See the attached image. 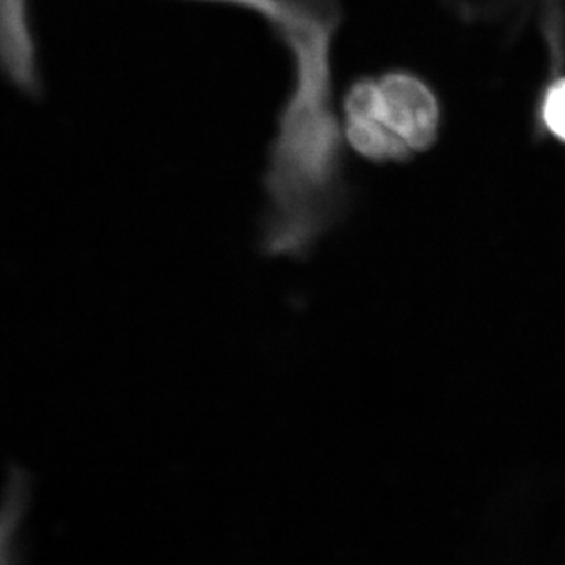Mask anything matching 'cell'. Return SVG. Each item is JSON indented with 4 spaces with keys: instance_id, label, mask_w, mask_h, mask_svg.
<instances>
[{
    "instance_id": "6da1fadb",
    "label": "cell",
    "mask_w": 565,
    "mask_h": 565,
    "mask_svg": "<svg viewBox=\"0 0 565 565\" xmlns=\"http://www.w3.org/2000/svg\"><path fill=\"white\" fill-rule=\"evenodd\" d=\"M377 82L381 103L374 120L386 126L412 151L430 147L437 137L440 111L429 88L405 73H388Z\"/></svg>"
},
{
    "instance_id": "7a4b0ae2",
    "label": "cell",
    "mask_w": 565,
    "mask_h": 565,
    "mask_svg": "<svg viewBox=\"0 0 565 565\" xmlns=\"http://www.w3.org/2000/svg\"><path fill=\"white\" fill-rule=\"evenodd\" d=\"M344 137L353 151L374 162L404 161L412 150L374 118H344Z\"/></svg>"
},
{
    "instance_id": "3957f363",
    "label": "cell",
    "mask_w": 565,
    "mask_h": 565,
    "mask_svg": "<svg viewBox=\"0 0 565 565\" xmlns=\"http://www.w3.org/2000/svg\"><path fill=\"white\" fill-rule=\"evenodd\" d=\"M544 120L546 128L565 141V79L550 88L544 104Z\"/></svg>"
}]
</instances>
